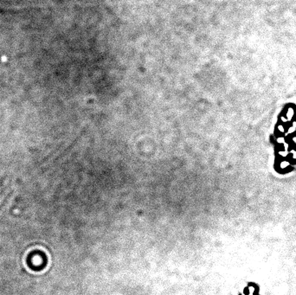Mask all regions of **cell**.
I'll return each mask as SVG.
<instances>
[{"instance_id":"1","label":"cell","mask_w":296,"mask_h":295,"mask_svg":"<svg viewBox=\"0 0 296 295\" xmlns=\"http://www.w3.org/2000/svg\"><path fill=\"white\" fill-rule=\"evenodd\" d=\"M11 199V193L7 194L5 196H4V198L0 199V211L6 206V204L10 202Z\"/></svg>"}]
</instances>
